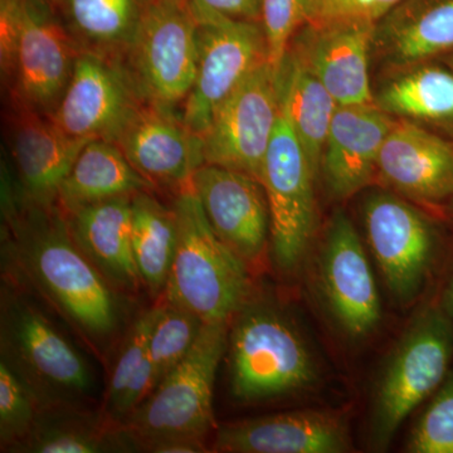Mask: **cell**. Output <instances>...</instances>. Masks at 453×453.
<instances>
[{
	"mask_svg": "<svg viewBox=\"0 0 453 453\" xmlns=\"http://www.w3.org/2000/svg\"><path fill=\"white\" fill-rule=\"evenodd\" d=\"M280 106L318 178L325 142L339 105L295 50H288L280 70Z\"/></svg>",
	"mask_w": 453,
	"mask_h": 453,
	"instance_id": "cell-25",
	"label": "cell"
},
{
	"mask_svg": "<svg viewBox=\"0 0 453 453\" xmlns=\"http://www.w3.org/2000/svg\"><path fill=\"white\" fill-rule=\"evenodd\" d=\"M449 259V266H447L445 279L441 285L440 294L437 299L440 301L441 306L445 310L446 314L451 318L453 321V252Z\"/></svg>",
	"mask_w": 453,
	"mask_h": 453,
	"instance_id": "cell-39",
	"label": "cell"
},
{
	"mask_svg": "<svg viewBox=\"0 0 453 453\" xmlns=\"http://www.w3.org/2000/svg\"><path fill=\"white\" fill-rule=\"evenodd\" d=\"M312 19L311 0H262L259 25L266 38L268 64L280 73L297 31Z\"/></svg>",
	"mask_w": 453,
	"mask_h": 453,
	"instance_id": "cell-33",
	"label": "cell"
},
{
	"mask_svg": "<svg viewBox=\"0 0 453 453\" xmlns=\"http://www.w3.org/2000/svg\"><path fill=\"white\" fill-rule=\"evenodd\" d=\"M131 196L92 203L65 216L74 242L106 281L135 291L142 282L131 240Z\"/></svg>",
	"mask_w": 453,
	"mask_h": 453,
	"instance_id": "cell-23",
	"label": "cell"
},
{
	"mask_svg": "<svg viewBox=\"0 0 453 453\" xmlns=\"http://www.w3.org/2000/svg\"><path fill=\"white\" fill-rule=\"evenodd\" d=\"M188 7L193 14H217L259 23L262 0H188Z\"/></svg>",
	"mask_w": 453,
	"mask_h": 453,
	"instance_id": "cell-37",
	"label": "cell"
},
{
	"mask_svg": "<svg viewBox=\"0 0 453 453\" xmlns=\"http://www.w3.org/2000/svg\"><path fill=\"white\" fill-rule=\"evenodd\" d=\"M214 451L226 453H345L353 451L347 414L300 410L226 423Z\"/></svg>",
	"mask_w": 453,
	"mask_h": 453,
	"instance_id": "cell-18",
	"label": "cell"
},
{
	"mask_svg": "<svg viewBox=\"0 0 453 453\" xmlns=\"http://www.w3.org/2000/svg\"><path fill=\"white\" fill-rule=\"evenodd\" d=\"M113 142L155 189L178 193L204 164L202 139L187 127L181 111L150 104L136 109Z\"/></svg>",
	"mask_w": 453,
	"mask_h": 453,
	"instance_id": "cell-15",
	"label": "cell"
},
{
	"mask_svg": "<svg viewBox=\"0 0 453 453\" xmlns=\"http://www.w3.org/2000/svg\"><path fill=\"white\" fill-rule=\"evenodd\" d=\"M122 64L144 103L181 111L198 65V25L188 4L154 0Z\"/></svg>",
	"mask_w": 453,
	"mask_h": 453,
	"instance_id": "cell-8",
	"label": "cell"
},
{
	"mask_svg": "<svg viewBox=\"0 0 453 453\" xmlns=\"http://www.w3.org/2000/svg\"><path fill=\"white\" fill-rule=\"evenodd\" d=\"M7 105L5 139L19 195L35 204H55L61 184L91 140L67 135L49 116Z\"/></svg>",
	"mask_w": 453,
	"mask_h": 453,
	"instance_id": "cell-17",
	"label": "cell"
},
{
	"mask_svg": "<svg viewBox=\"0 0 453 453\" xmlns=\"http://www.w3.org/2000/svg\"><path fill=\"white\" fill-rule=\"evenodd\" d=\"M80 50L56 7L41 0H23L19 40L7 103L50 116L64 97Z\"/></svg>",
	"mask_w": 453,
	"mask_h": 453,
	"instance_id": "cell-12",
	"label": "cell"
},
{
	"mask_svg": "<svg viewBox=\"0 0 453 453\" xmlns=\"http://www.w3.org/2000/svg\"><path fill=\"white\" fill-rule=\"evenodd\" d=\"M142 103L122 62L80 52L64 97L50 119L73 138L113 142Z\"/></svg>",
	"mask_w": 453,
	"mask_h": 453,
	"instance_id": "cell-14",
	"label": "cell"
},
{
	"mask_svg": "<svg viewBox=\"0 0 453 453\" xmlns=\"http://www.w3.org/2000/svg\"><path fill=\"white\" fill-rule=\"evenodd\" d=\"M3 359L31 387L42 408L76 403L91 393L81 354L29 301L7 296L2 310Z\"/></svg>",
	"mask_w": 453,
	"mask_h": 453,
	"instance_id": "cell-6",
	"label": "cell"
},
{
	"mask_svg": "<svg viewBox=\"0 0 453 453\" xmlns=\"http://www.w3.org/2000/svg\"><path fill=\"white\" fill-rule=\"evenodd\" d=\"M193 14V13H192ZM198 25V65L181 116L202 139L219 106L259 65L268 62L258 22L193 14Z\"/></svg>",
	"mask_w": 453,
	"mask_h": 453,
	"instance_id": "cell-10",
	"label": "cell"
},
{
	"mask_svg": "<svg viewBox=\"0 0 453 453\" xmlns=\"http://www.w3.org/2000/svg\"><path fill=\"white\" fill-rule=\"evenodd\" d=\"M155 190L153 184L131 165L121 149L109 140L94 139L82 149L59 188V207L65 213L92 203Z\"/></svg>",
	"mask_w": 453,
	"mask_h": 453,
	"instance_id": "cell-26",
	"label": "cell"
},
{
	"mask_svg": "<svg viewBox=\"0 0 453 453\" xmlns=\"http://www.w3.org/2000/svg\"><path fill=\"white\" fill-rule=\"evenodd\" d=\"M315 180L303 146L280 106L259 181L270 208L273 261L283 273L299 270L314 237Z\"/></svg>",
	"mask_w": 453,
	"mask_h": 453,
	"instance_id": "cell-9",
	"label": "cell"
},
{
	"mask_svg": "<svg viewBox=\"0 0 453 453\" xmlns=\"http://www.w3.org/2000/svg\"><path fill=\"white\" fill-rule=\"evenodd\" d=\"M23 0H0V76L4 88L11 79L19 40Z\"/></svg>",
	"mask_w": 453,
	"mask_h": 453,
	"instance_id": "cell-36",
	"label": "cell"
},
{
	"mask_svg": "<svg viewBox=\"0 0 453 453\" xmlns=\"http://www.w3.org/2000/svg\"><path fill=\"white\" fill-rule=\"evenodd\" d=\"M405 451L453 453V366L414 423Z\"/></svg>",
	"mask_w": 453,
	"mask_h": 453,
	"instance_id": "cell-32",
	"label": "cell"
},
{
	"mask_svg": "<svg viewBox=\"0 0 453 453\" xmlns=\"http://www.w3.org/2000/svg\"><path fill=\"white\" fill-rule=\"evenodd\" d=\"M318 285L327 311L351 339L375 332L381 320L377 283L356 226L335 211L318 259Z\"/></svg>",
	"mask_w": 453,
	"mask_h": 453,
	"instance_id": "cell-13",
	"label": "cell"
},
{
	"mask_svg": "<svg viewBox=\"0 0 453 453\" xmlns=\"http://www.w3.org/2000/svg\"><path fill=\"white\" fill-rule=\"evenodd\" d=\"M403 0H311L310 23H377Z\"/></svg>",
	"mask_w": 453,
	"mask_h": 453,
	"instance_id": "cell-35",
	"label": "cell"
},
{
	"mask_svg": "<svg viewBox=\"0 0 453 453\" xmlns=\"http://www.w3.org/2000/svg\"><path fill=\"white\" fill-rule=\"evenodd\" d=\"M41 2L49 3V4L56 7L57 2H58V0H41Z\"/></svg>",
	"mask_w": 453,
	"mask_h": 453,
	"instance_id": "cell-42",
	"label": "cell"
},
{
	"mask_svg": "<svg viewBox=\"0 0 453 453\" xmlns=\"http://www.w3.org/2000/svg\"><path fill=\"white\" fill-rule=\"evenodd\" d=\"M177 246L165 301L204 324H231L252 296L247 264L216 234L192 186L175 193Z\"/></svg>",
	"mask_w": 453,
	"mask_h": 453,
	"instance_id": "cell-3",
	"label": "cell"
},
{
	"mask_svg": "<svg viewBox=\"0 0 453 453\" xmlns=\"http://www.w3.org/2000/svg\"><path fill=\"white\" fill-rule=\"evenodd\" d=\"M393 124L388 113L372 104L338 106L320 166L333 198L344 201L371 183L378 173L381 145Z\"/></svg>",
	"mask_w": 453,
	"mask_h": 453,
	"instance_id": "cell-21",
	"label": "cell"
},
{
	"mask_svg": "<svg viewBox=\"0 0 453 453\" xmlns=\"http://www.w3.org/2000/svg\"><path fill=\"white\" fill-rule=\"evenodd\" d=\"M42 405L31 387L4 359L0 360V441L16 449L37 422Z\"/></svg>",
	"mask_w": 453,
	"mask_h": 453,
	"instance_id": "cell-31",
	"label": "cell"
},
{
	"mask_svg": "<svg viewBox=\"0 0 453 453\" xmlns=\"http://www.w3.org/2000/svg\"><path fill=\"white\" fill-rule=\"evenodd\" d=\"M280 115V73L264 64L214 113L203 134L204 164L257 179Z\"/></svg>",
	"mask_w": 453,
	"mask_h": 453,
	"instance_id": "cell-11",
	"label": "cell"
},
{
	"mask_svg": "<svg viewBox=\"0 0 453 453\" xmlns=\"http://www.w3.org/2000/svg\"><path fill=\"white\" fill-rule=\"evenodd\" d=\"M154 0H58L57 13L80 52L124 62Z\"/></svg>",
	"mask_w": 453,
	"mask_h": 453,
	"instance_id": "cell-24",
	"label": "cell"
},
{
	"mask_svg": "<svg viewBox=\"0 0 453 453\" xmlns=\"http://www.w3.org/2000/svg\"><path fill=\"white\" fill-rule=\"evenodd\" d=\"M441 211H442L443 216H445L446 219L453 220V196L447 201L446 204L441 208Z\"/></svg>",
	"mask_w": 453,
	"mask_h": 453,
	"instance_id": "cell-40",
	"label": "cell"
},
{
	"mask_svg": "<svg viewBox=\"0 0 453 453\" xmlns=\"http://www.w3.org/2000/svg\"><path fill=\"white\" fill-rule=\"evenodd\" d=\"M2 211L14 261L27 279L77 329L91 339L115 332L119 306L110 283L74 242L58 203L26 201L3 169Z\"/></svg>",
	"mask_w": 453,
	"mask_h": 453,
	"instance_id": "cell-1",
	"label": "cell"
},
{
	"mask_svg": "<svg viewBox=\"0 0 453 453\" xmlns=\"http://www.w3.org/2000/svg\"><path fill=\"white\" fill-rule=\"evenodd\" d=\"M172 2L179 3V4H188V0H172Z\"/></svg>",
	"mask_w": 453,
	"mask_h": 453,
	"instance_id": "cell-43",
	"label": "cell"
},
{
	"mask_svg": "<svg viewBox=\"0 0 453 453\" xmlns=\"http://www.w3.org/2000/svg\"><path fill=\"white\" fill-rule=\"evenodd\" d=\"M377 174L398 195L441 210L453 196V142L419 125L395 122Z\"/></svg>",
	"mask_w": 453,
	"mask_h": 453,
	"instance_id": "cell-19",
	"label": "cell"
},
{
	"mask_svg": "<svg viewBox=\"0 0 453 453\" xmlns=\"http://www.w3.org/2000/svg\"><path fill=\"white\" fill-rule=\"evenodd\" d=\"M229 387L241 403L297 395L319 380L318 363L288 312L273 301L250 297L228 334Z\"/></svg>",
	"mask_w": 453,
	"mask_h": 453,
	"instance_id": "cell-2",
	"label": "cell"
},
{
	"mask_svg": "<svg viewBox=\"0 0 453 453\" xmlns=\"http://www.w3.org/2000/svg\"><path fill=\"white\" fill-rule=\"evenodd\" d=\"M142 449L157 453H202L207 452L203 438L189 436H173L157 438L142 443Z\"/></svg>",
	"mask_w": 453,
	"mask_h": 453,
	"instance_id": "cell-38",
	"label": "cell"
},
{
	"mask_svg": "<svg viewBox=\"0 0 453 453\" xmlns=\"http://www.w3.org/2000/svg\"><path fill=\"white\" fill-rule=\"evenodd\" d=\"M452 366L453 321L434 296L413 316L381 372L372 402V449L388 447L402 423L440 388Z\"/></svg>",
	"mask_w": 453,
	"mask_h": 453,
	"instance_id": "cell-4",
	"label": "cell"
},
{
	"mask_svg": "<svg viewBox=\"0 0 453 453\" xmlns=\"http://www.w3.org/2000/svg\"><path fill=\"white\" fill-rule=\"evenodd\" d=\"M366 241L393 299L408 306L421 296L442 257L441 225L401 196L375 192L363 208Z\"/></svg>",
	"mask_w": 453,
	"mask_h": 453,
	"instance_id": "cell-7",
	"label": "cell"
},
{
	"mask_svg": "<svg viewBox=\"0 0 453 453\" xmlns=\"http://www.w3.org/2000/svg\"><path fill=\"white\" fill-rule=\"evenodd\" d=\"M203 325L198 316L165 301L149 342L154 389L189 353Z\"/></svg>",
	"mask_w": 453,
	"mask_h": 453,
	"instance_id": "cell-30",
	"label": "cell"
},
{
	"mask_svg": "<svg viewBox=\"0 0 453 453\" xmlns=\"http://www.w3.org/2000/svg\"><path fill=\"white\" fill-rule=\"evenodd\" d=\"M163 305L146 310L131 326L120 356L113 368L109 389H107V410L111 412L129 381L133 380L149 354V342L154 325L162 312Z\"/></svg>",
	"mask_w": 453,
	"mask_h": 453,
	"instance_id": "cell-34",
	"label": "cell"
},
{
	"mask_svg": "<svg viewBox=\"0 0 453 453\" xmlns=\"http://www.w3.org/2000/svg\"><path fill=\"white\" fill-rule=\"evenodd\" d=\"M372 47L389 67L440 61L453 52V0H403L375 23Z\"/></svg>",
	"mask_w": 453,
	"mask_h": 453,
	"instance_id": "cell-22",
	"label": "cell"
},
{
	"mask_svg": "<svg viewBox=\"0 0 453 453\" xmlns=\"http://www.w3.org/2000/svg\"><path fill=\"white\" fill-rule=\"evenodd\" d=\"M440 61H442L443 64L449 65L451 70H453V52L449 53V55H447L443 57L442 59H440Z\"/></svg>",
	"mask_w": 453,
	"mask_h": 453,
	"instance_id": "cell-41",
	"label": "cell"
},
{
	"mask_svg": "<svg viewBox=\"0 0 453 453\" xmlns=\"http://www.w3.org/2000/svg\"><path fill=\"white\" fill-rule=\"evenodd\" d=\"M145 190L131 196V240L142 285L151 294L165 290L177 246V217Z\"/></svg>",
	"mask_w": 453,
	"mask_h": 453,
	"instance_id": "cell-28",
	"label": "cell"
},
{
	"mask_svg": "<svg viewBox=\"0 0 453 453\" xmlns=\"http://www.w3.org/2000/svg\"><path fill=\"white\" fill-rule=\"evenodd\" d=\"M17 447L35 453H98L130 451L139 446L122 427L109 431L88 417L55 413L38 417L28 436Z\"/></svg>",
	"mask_w": 453,
	"mask_h": 453,
	"instance_id": "cell-29",
	"label": "cell"
},
{
	"mask_svg": "<svg viewBox=\"0 0 453 453\" xmlns=\"http://www.w3.org/2000/svg\"><path fill=\"white\" fill-rule=\"evenodd\" d=\"M434 62L414 65L387 83L377 106L388 115L434 125L453 142V70Z\"/></svg>",
	"mask_w": 453,
	"mask_h": 453,
	"instance_id": "cell-27",
	"label": "cell"
},
{
	"mask_svg": "<svg viewBox=\"0 0 453 453\" xmlns=\"http://www.w3.org/2000/svg\"><path fill=\"white\" fill-rule=\"evenodd\" d=\"M294 50L339 106L372 104L369 52L374 23H308Z\"/></svg>",
	"mask_w": 453,
	"mask_h": 453,
	"instance_id": "cell-20",
	"label": "cell"
},
{
	"mask_svg": "<svg viewBox=\"0 0 453 453\" xmlns=\"http://www.w3.org/2000/svg\"><path fill=\"white\" fill-rule=\"evenodd\" d=\"M193 190L216 234L244 262L257 261L271 240V216L261 181L223 166L203 164Z\"/></svg>",
	"mask_w": 453,
	"mask_h": 453,
	"instance_id": "cell-16",
	"label": "cell"
},
{
	"mask_svg": "<svg viewBox=\"0 0 453 453\" xmlns=\"http://www.w3.org/2000/svg\"><path fill=\"white\" fill-rule=\"evenodd\" d=\"M229 324H204L180 363L127 417L122 428L139 447L162 437L204 438L216 428L213 392L228 347Z\"/></svg>",
	"mask_w": 453,
	"mask_h": 453,
	"instance_id": "cell-5",
	"label": "cell"
}]
</instances>
